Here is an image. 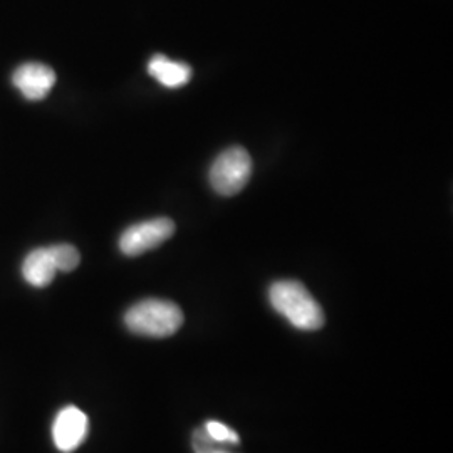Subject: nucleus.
I'll return each instance as SVG.
<instances>
[{
    "instance_id": "7ed1b4c3",
    "label": "nucleus",
    "mask_w": 453,
    "mask_h": 453,
    "mask_svg": "<svg viewBox=\"0 0 453 453\" xmlns=\"http://www.w3.org/2000/svg\"><path fill=\"white\" fill-rule=\"evenodd\" d=\"M252 173V160L242 146H232L220 153L211 165V188L219 195H237L249 183Z\"/></svg>"
},
{
    "instance_id": "0eeeda50",
    "label": "nucleus",
    "mask_w": 453,
    "mask_h": 453,
    "mask_svg": "<svg viewBox=\"0 0 453 453\" xmlns=\"http://www.w3.org/2000/svg\"><path fill=\"white\" fill-rule=\"evenodd\" d=\"M56 265L48 247L34 249L22 262V275L33 288H46L56 277Z\"/></svg>"
},
{
    "instance_id": "423d86ee",
    "label": "nucleus",
    "mask_w": 453,
    "mask_h": 453,
    "mask_svg": "<svg viewBox=\"0 0 453 453\" xmlns=\"http://www.w3.org/2000/svg\"><path fill=\"white\" fill-rule=\"evenodd\" d=\"M12 82L22 93V96L31 101H41L54 88L56 73L49 65L41 63H26L17 67Z\"/></svg>"
},
{
    "instance_id": "f257e3e1",
    "label": "nucleus",
    "mask_w": 453,
    "mask_h": 453,
    "mask_svg": "<svg viewBox=\"0 0 453 453\" xmlns=\"http://www.w3.org/2000/svg\"><path fill=\"white\" fill-rule=\"evenodd\" d=\"M271 306L301 331H318L324 326V311L304 284L277 280L269 289Z\"/></svg>"
},
{
    "instance_id": "1a4fd4ad",
    "label": "nucleus",
    "mask_w": 453,
    "mask_h": 453,
    "mask_svg": "<svg viewBox=\"0 0 453 453\" xmlns=\"http://www.w3.org/2000/svg\"><path fill=\"white\" fill-rule=\"evenodd\" d=\"M50 257L54 260V265L61 273H71L80 265L81 256L74 245L69 243H58L48 247Z\"/></svg>"
},
{
    "instance_id": "20e7f679",
    "label": "nucleus",
    "mask_w": 453,
    "mask_h": 453,
    "mask_svg": "<svg viewBox=\"0 0 453 453\" xmlns=\"http://www.w3.org/2000/svg\"><path fill=\"white\" fill-rule=\"evenodd\" d=\"M175 234L172 219H151L128 226L119 237V249L125 256L136 257L166 242Z\"/></svg>"
},
{
    "instance_id": "39448f33",
    "label": "nucleus",
    "mask_w": 453,
    "mask_h": 453,
    "mask_svg": "<svg viewBox=\"0 0 453 453\" xmlns=\"http://www.w3.org/2000/svg\"><path fill=\"white\" fill-rule=\"evenodd\" d=\"M89 421L86 413L76 406L63 408L52 423V438L59 452H74L86 440Z\"/></svg>"
},
{
    "instance_id": "9d476101",
    "label": "nucleus",
    "mask_w": 453,
    "mask_h": 453,
    "mask_svg": "<svg viewBox=\"0 0 453 453\" xmlns=\"http://www.w3.org/2000/svg\"><path fill=\"white\" fill-rule=\"evenodd\" d=\"M203 428L220 445H239L241 443L239 435L232 428H228L226 425L220 423V421H207Z\"/></svg>"
},
{
    "instance_id": "f03ea898",
    "label": "nucleus",
    "mask_w": 453,
    "mask_h": 453,
    "mask_svg": "<svg viewBox=\"0 0 453 453\" xmlns=\"http://www.w3.org/2000/svg\"><path fill=\"white\" fill-rule=\"evenodd\" d=\"M125 324L138 336L168 338L181 327L183 312L172 301L145 299L127 311Z\"/></svg>"
},
{
    "instance_id": "6e6552de",
    "label": "nucleus",
    "mask_w": 453,
    "mask_h": 453,
    "mask_svg": "<svg viewBox=\"0 0 453 453\" xmlns=\"http://www.w3.org/2000/svg\"><path fill=\"white\" fill-rule=\"evenodd\" d=\"M148 73L151 78L163 84L165 88H180L192 80V67L187 63L172 61L165 56H153L148 63Z\"/></svg>"
},
{
    "instance_id": "9b49d317",
    "label": "nucleus",
    "mask_w": 453,
    "mask_h": 453,
    "mask_svg": "<svg viewBox=\"0 0 453 453\" xmlns=\"http://www.w3.org/2000/svg\"><path fill=\"white\" fill-rule=\"evenodd\" d=\"M207 453H230L226 452V450H222V449H213V450H211V452Z\"/></svg>"
}]
</instances>
